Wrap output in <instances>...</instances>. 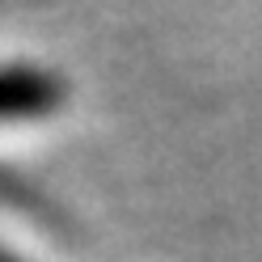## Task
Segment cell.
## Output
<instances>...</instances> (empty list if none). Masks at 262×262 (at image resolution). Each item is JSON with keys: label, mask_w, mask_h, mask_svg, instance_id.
I'll list each match as a JSON object with an SVG mask.
<instances>
[{"label": "cell", "mask_w": 262, "mask_h": 262, "mask_svg": "<svg viewBox=\"0 0 262 262\" xmlns=\"http://www.w3.org/2000/svg\"><path fill=\"white\" fill-rule=\"evenodd\" d=\"M63 106L59 76L30 68V63H5L0 68V119H42Z\"/></svg>", "instance_id": "obj_1"}]
</instances>
